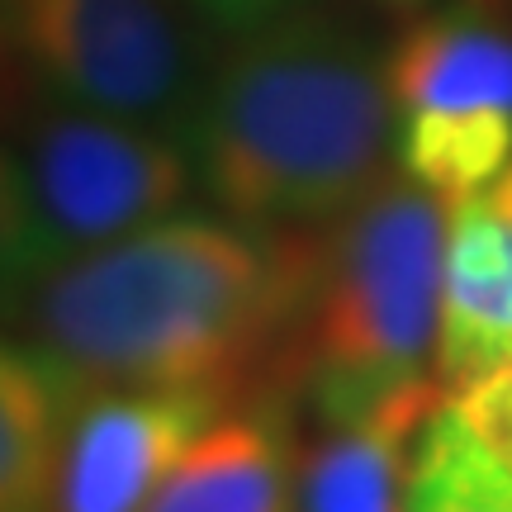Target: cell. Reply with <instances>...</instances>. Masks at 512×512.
<instances>
[{
	"instance_id": "10",
	"label": "cell",
	"mask_w": 512,
	"mask_h": 512,
	"mask_svg": "<svg viewBox=\"0 0 512 512\" xmlns=\"http://www.w3.org/2000/svg\"><path fill=\"white\" fill-rule=\"evenodd\" d=\"M67 399L24 342L0 337V512H48Z\"/></svg>"
},
{
	"instance_id": "12",
	"label": "cell",
	"mask_w": 512,
	"mask_h": 512,
	"mask_svg": "<svg viewBox=\"0 0 512 512\" xmlns=\"http://www.w3.org/2000/svg\"><path fill=\"white\" fill-rule=\"evenodd\" d=\"M38 280H43V256H38L29 195L19 181L15 152L0 143V323H15Z\"/></svg>"
},
{
	"instance_id": "2",
	"label": "cell",
	"mask_w": 512,
	"mask_h": 512,
	"mask_svg": "<svg viewBox=\"0 0 512 512\" xmlns=\"http://www.w3.org/2000/svg\"><path fill=\"white\" fill-rule=\"evenodd\" d=\"M190 162L242 228H328L389 162L380 48L309 0L233 34L204 81Z\"/></svg>"
},
{
	"instance_id": "11",
	"label": "cell",
	"mask_w": 512,
	"mask_h": 512,
	"mask_svg": "<svg viewBox=\"0 0 512 512\" xmlns=\"http://www.w3.org/2000/svg\"><path fill=\"white\" fill-rule=\"evenodd\" d=\"M408 512H512V475L460 432L446 403L418 437Z\"/></svg>"
},
{
	"instance_id": "15",
	"label": "cell",
	"mask_w": 512,
	"mask_h": 512,
	"mask_svg": "<svg viewBox=\"0 0 512 512\" xmlns=\"http://www.w3.org/2000/svg\"><path fill=\"white\" fill-rule=\"evenodd\" d=\"M384 10H422V5H432V0H380Z\"/></svg>"
},
{
	"instance_id": "6",
	"label": "cell",
	"mask_w": 512,
	"mask_h": 512,
	"mask_svg": "<svg viewBox=\"0 0 512 512\" xmlns=\"http://www.w3.org/2000/svg\"><path fill=\"white\" fill-rule=\"evenodd\" d=\"M223 403L200 389H110L76 399L62 422L48 512H143Z\"/></svg>"
},
{
	"instance_id": "14",
	"label": "cell",
	"mask_w": 512,
	"mask_h": 512,
	"mask_svg": "<svg viewBox=\"0 0 512 512\" xmlns=\"http://www.w3.org/2000/svg\"><path fill=\"white\" fill-rule=\"evenodd\" d=\"M190 5V15L200 19L209 34H242V29H252L261 19L280 15V10H294V5H304V0H185Z\"/></svg>"
},
{
	"instance_id": "5",
	"label": "cell",
	"mask_w": 512,
	"mask_h": 512,
	"mask_svg": "<svg viewBox=\"0 0 512 512\" xmlns=\"http://www.w3.org/2000/svg\"><path fill=\"white\" fill-rule=\"evenodd\" d=\"M10 152L29 195L43 275L176 214L195 185L185 143L48 95L29 110Z\"/></svg>"
},
{
	"instance_id": "13",
	"label": "cell",
	"mask_w": 512,
	"mask_h": 512,
	"mask_svg": "<svg viewBox=\"0 0 512 512\" xmlns=\"http://www.w3.org/2000/svg\"><path fill=\"white\" fill-rule=\"evenodd\" d=\"M446 408L465 437L494 460L503 475H512V361L479 370L475 380L456 384L446 394Z\"/></svg>"
},
{
	"instance_id": "3",
	"label": "cell",
	"mask_w": 512,
	"mask_h": 512,
	"mask_svg": "<svg viewBox=\"0 0 512 512\" xmlns=\"http://www.w3.org/2000/svg\"><path fill=\"white\" fill-rule=\"evenodd\" d=\"M446 204L384 171L347 214L309 233L304 285L275 384L313 422L351 418L432 375Z\"/></svg>"
},
{
	"instance_id": "9",
	"label": "cell",
	"mask_w": 512,
	"mask_h": 512,
	"mask_svg": "<svg viewBox=\"0 0 512 512\" xmlns=\"http://www.w3.org/2000/svg\"><path fill=\"white\" fill-rule=\"evenodd\" d=\"M441 403L446 384L422 375L351 418L318 422L294 451V512H408L418 437Z\"/></svg>"
},
{
	"instance_id": "8",
	"label": "cell",
	"mask_w": 512,
	"mask_h": 512,
	"mask_svg": "<svg viewBox=\"0 0 512 512\" xmlns=\"http://www.w3.org/2000/svg\"><path fill=\"white\" fill-rule=\"evenodd\" d=\"M294 451V399L261 384L204 422L143 512H294Z\"/></svg>"
},
{
	"instance_id": "1",
	"label": "cell",
	"mask_w": 512,
	"mask_h": 512,
	"mask_svg": "<svg viewBox=\"0 0 512 512\" xmlns=\"http://www.w3.org/2000/svg\"><path fill=\"white\" fill-rule=\"evenodd\" d=\"M304 252L309 233L166 214L43 275L19 309L24 347L67 408L110 389H280Z\"/></svg>"
},
{
	"instance_id": "7",
	"label": "cell",
	"mask_w": 512,
	"mask_h": 512,
	"mask_svg": "<svg viewBox=\"0 0 512 512\" xmlns=\"http://www.w3.org/2000/svg\"><path fill=\"white\" fill-rule=\"evenodd\" d=\"M389 128L512 133V15L498 0H451L384 57Z\"/></svg>"
},
{
	"instance_id": "4",
	"label": "cell",
	"mask_w": 512,
	"mask_h": 512,
	"mask_svg": "<svg viewBox=\"0 0 512 512\" xmlns=\"http://www.w3.org/2000/svg\"><path fill=\"white\" fill-rule=\"evenodd\" d=\"M5 29L38 95L190 147L214 48L185 0H5Z\"/></svg>"
}]
</instances>
